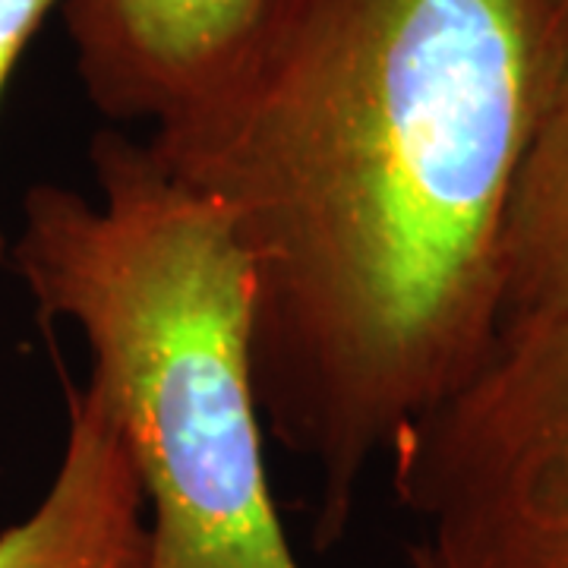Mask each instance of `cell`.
I'll return each instance as SVG.
<instances>
[{
    "mask_svg": "<svg viewBox=\"0 0 568 568\" xmlns=\"http://www.w3.org/2000/svg\"><path fill=\"white\" fill-rule=\"evenodd\" d=\"M67 439L32 515L0 530V568H152L140 474L89 386L63 376Z\"/></svg>",
    "mask_w": 568,
    "mask_h": 568,
    "instance_id": "5",
    "label": "cell"
},
{
    "mask_svg": "<svg viewBox=\"0 0 568 568\" xmlns=\"http://www.w3.org/2000/svg\"><path fill=\"white\" fill-rule=\"evenodd\" d=\"M511 320H568V73L508 205L503 323Z\"/></svg>",
    "mask_w": 568,
    "mask_h": 568,
    "instance_id": "6",
    "label": "cell"
},
{
    "mask_svg": "<svg viewBox=\"0 0 568 568\" xmlns=\"http://www.w3.org/2000/svg\"><path fill=\"white\" fill-rule=\"evenodd\" d=\"M272 0H63L77 70L114 121L155 123L222 70Z\"/></svg>",
    "mask_w": 568,
    "mask_h": 568,
    "instance_id": "4",
    "label": "cell"
},
{
    "mask_svg": "<svg viewBox=\"0 0 568 568\" xmlns=\"http://www.w3.org/2000/svg\"><path fill=\"white\" fill-rule=\"evenodd\" d=\"M559 7H562V10H566V13H568V0H559Z\"/></svg>",
    "mask_w": 568,
    "mask_h": 568,
    "instance_id": "8",
    "label": "cell"
},
{
    "mask_svg": "<svg viewBox=\"0 0 568 568\" xmlns=\"http://www.w3.org/2000/svg\"><path fill=\"white\" fill-rule=\"evenodd\" d=\"M54 7H63V0H0V99L7 92V82L13 77L22 51L36 39L41 22ZM10 241L0 231V265L7 263Z\"/></svg>",
    "mask_w": 568,
    "mask_h": 568,
    "instance_id": "7",
    "label": "cell"
},
{
    "mask_svg": "<svg viewBox=\"0 0 568 568\" xmlns=\"http://www.w3.org/2000/svg\"><path fill=\"white\" fill-rule=\"evenodd\" d=\"M99 200L36 183L7 260L41 323H73L140 474L152 568H301L268 484L253 287L212 200L142 140L89 142Z\"/></svg>",
    "mask_w": 568,
    "mask_h": 568,
    "instance_id": "2",
    "label": "cell"
},
{
    "mask_svg": "<svg viewBox=\"0 0 568 568\" xmlns=\"http://www.w3.org/2000/svg\"><path fill=\"white\" fill-rule=\"evenodd\" d=\"M386 455L424 525L407 568H568V320L503 323Z\"/></svg>",
    "mask_w": 568,
    "mask_h": 568,
    "instance_id": "3",
    "label": "cell"
},
{
    "mask_svg": "<svg viewBox=\"0 0 568 568\" xmlns=\"http://www.w3.org/2000/svg\"><path fill=\"white\" fill-rule=\"evenodd\" d=\"M566 73L559 0H272L142 140L241 244L256 398L320 480V549L496 342L508 205Z\"/></svg>",
    "mask_w": 568,
    "mask_h": 568,
    "instance_id": "1",
    "label": "cell"
}]
</instances>
